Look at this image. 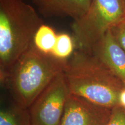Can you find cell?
<instances>
[{
  "label": "cell",
  "mask_w": 125,
  "mask_h": 125,
  "mask_svg": "<svg viewBox=\"0 0 125 125\" xmlns=\"http://www.w3.org/2000/svg\"><path fill=\"white\" fill-rule=\"evenodd\" d=\"M75 46L73 36L67 33L57 34L51 55L59 60L66 61L74 53Z\"/></svg>",
  "instance_id": "8fae6325"
},
{
  "label": "cell",
  "mask_w": 125,
  "mask_h": 125,
  "mask_svg": "<svg viewBox=\"0 0 125 125\" xmlns=\"http://www.w3.org/2000/svg\"><path fill=\"white\" fill-rule=\"evenodd\" d=\"M112 109L70 94L60 125H107Z\"/></svg>",
  "instance_id": "8992f818"
},
{
  "label": "cell",
  "mask_w": 125,
  "mask_h": 125,
  "mask_svg": "<svg viewBox=\"0 0 125 125\" xmlns=\"http://www.w3.org/2000/svg\"><path fill=\"white\" fill-rule=\"evenodd\" d=\"M70 94L62 71L29 108L31 125H60Z\"/></svg>",
  "instance_id": "5b68a950"
},
{
  "label": "cell",
  "mask_w": 125,
  "mask_h": 125,
  "mask_svg": "<svg viewBox=\"0 0 125 125\" xmlns=\"http://www.w3.org/2000/svg\"><path fill=\"white\" fill-rule=\"evenodd\" d=\"M125 20L123 0H92L86 13L71 26L75 50L90 51L108 31Z\"/></svg>",
  "instance_id": "277c9868"
},
{
  "label": "cell",
  "mask_w": 125,
  "mask_h": 125,
  "mask_svg": "<svg viewBox=\"0 0 125 125\" xmlns=\"http://www.w3.org/2000/svg\"><path fill=\"white\" fill-rule=\"evenodd\" d=\"M57 35L52 27L42 24L35 32L33 45L41 52L51 55L55 45Z\"/></svg>",
  "instance_id": "30bf717a"
},
{
  "label": "cell",
  "mask_w": 125,
  "mask_h": 125,
  "mask_svg": "<svg viewBox=\"0 0 125 125\" xmlns=\"http://www.w3.org/2000/svg\"><path fill=\"white\" fill-rule=\"evenodd\" d=\"M119 105L125 108V88L122 90L120 96Z\"/></svg>",
  "instance_id": "5bb4252c"
},
{
  "label": "cell",
  "mask_w": 125,
  "mask_h": 125,
  "mask_svg": "<svg viewBox=\"0 0 125 125\" xmlns=\"http://www.w3.org/2000/svg\"><path fill=\"white\" fill-rule=\"evenodd\" d=\"M123 3H124V5H125V0H123Z\"/></svg>",
  "instance_id": "9a60e30c"
},
{
  "label": "cell",
  "mask_w": 125,
  "mask_h": 125,
  "mask_svg": "<svg viewBox=\"0 0 125 125\" xmlns=\"http://www.w3.org/2000/svg\"><path fill=\"white\" fill-rule=\"evenodd\" d=\"M63 73L70 94L108 108L119 105L125 85L90 52L75 50Z\"/></svg>",
  "instance_id": "6da1fadb"
},
{
  "label": "cell",
  "mask_w": 125,
  "mask_h": 125,
  "mask_svg": "<svg viewBox=\"0 0 125 125\" xmlns=\"http://www.w3.org/2000/svg\"><path fill=\"white\" fill-rule=\"evenodd\" d=\"M107 125H125V108L118 105L112 108Z\"/></svg>",
  "instance_id": "7c38bea8"
},
{
  "label": "cell",
  "mask_w": 125,
  "mask_h": 125,
  "mask_svg": "<svg viewBox=\"0 0 125 125\" xmlns=\"http://www.w3.org/2000/svg\"><path fill=\"white\" fill-rule=\"evenodd\" d=\"M0 125H31L29 109L18 103L2 107L0 111Z\"/></svg>",
  "instance_id": "9c48e42d"
},
{
  "label": "cell",
  "mask_w": 125,
  "mask_h": 125,
  "mask_svg": "<svg viewBox=\"0 0 125 125\" xmlns=\"http://www.w3.org/2000/svg\"><path fill=\"white\" fill-rule=\"evenodd\" d=\"M89 52L96 56L125 86V51L111 30Z\"/></svg>",
  "instance_id": "52a82bcc"
},
{
  "label": "cell",
  "mask_w": 125,
  "mask_h": 125,
  "mask_svg": "<svg viewBox=\"0 0 125 125\" xmlns=\"http://www.w3.org/2000/svg\"><path fill=\"white\" fill-rule=\"evenodd\" d=\"M92 0H33L45 16H69L77 20L86 13Z\"/></svg>",
  "instance_id": "ba28073f"
},
{
  "label": "cell",
  "mask_w": 125,
  "mask_h": 125,
  "mask_svg": "<svg viewBox=\"0 0 125 125\" xmlns=\"http://www.w3.org/2000/svg\"><path fill=\"white\" fill-rule=\"evenodd\" d=\"M66 61L43 53L32 45L14 64L4 82L8 83L16 103L29 109L50 83L63 71Z\"/></svg>",
  "instance_id": "3957f363"
},
{
  "label": "cell",
  "mask_w": 125,
  "mask_h": 125,
  "mask_svg": "<svg viewBox=\"0 0 125 125\" xmlns=\"http://www.w3.org/2000/svg\"><path fill=\"white\" fill-rule=\"evenodd\" d=\"M43 24L32 6L23 0H0V76L4 82L18 59L33 45Z\"/></svg>",
  "instance_id": "7a4b0ae2"
},
{
  "label": "cell",
  "mask_w": 125,
  "mask_h": 125,
  "mask_svg": "<svg viewBox=\"0 0 125 125\" xmlns=\"http://www.w3.org/2000/svg\"><path fill=\"white\" fill-rule=\"evenodd\" d=\"M111 30L117 41L125 51V20L115 25Z\"/></svg>",
  "instance_id": "4fadbf2b"
}]
</instances>
